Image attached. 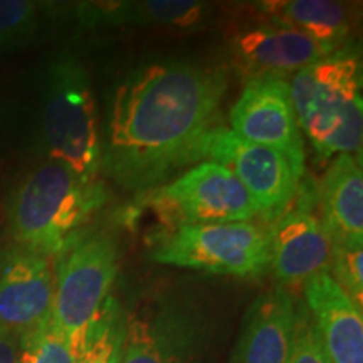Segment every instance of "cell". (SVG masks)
I'll list each match as a JSON object with an SVG mask.
<instances>
[{
	"label": "cell",
	"mask_w": 363,
	"mask_h": 363,
	"mask_svg": "<svg viewBox=\"0 0 363 363\" xmlns=\"http://www.w3.org/2000/svg\"><path fill=\"white\" fill-rule=\"evenodd\" d=\"M101 182H84L59 162L30 172L13 194L9 224L22 249L56 256L108 202Z\"/></svg>",
	"instance_id": "obj_3"
},
{
	"label": "cell",
	"mask_w": 363,
	"mask_h": 363,
	"mask_svg": "<svg viewBox=\"0 0 363 363\" xmlns=\"http://www.w3.org/2000/svg\"><path fill=\"white\" fill-rule=\"evenodd\" d=\"M19 363H78V357L49 321L21 343Z\"/></svg>",
	"instance_id": "obj_22"
},
{
	"label": "cell",
	"mask_w": 363,
	"mask_h": 363,
	"mask_svg": "<svg viewBox=\"0 0 363 363\" xmlns=\"http://www.w3.org/2000/svg\"><path fill=\"white\" fill-rule=\"evenodd\" d=\"M227 69L170 59L131 72L110 101L101 167L120 187L148 192L184 167L202 162L211 131L222 125Z\"/></svg>",
	"instance_id": "obj_1"
},
{
	"label": "cell",
	"mask_w": 363,
	"mask_h": 363,
	"mask_svg": "<svg viewBox=\"0 0 363 363\" xmlns=\"http://www.w3.org/2000/svg\"><path fill=\"white\" fill-rule=\"evenodd\" d=\"M44 143L52 162L81 180H98L103 143L89 72L74 56L52 62L45 78L43 116Z\"/></svg>",
	"instance_id": "obj_5"
},
{
	"label": "cell",
	"mask_w": 363,
	"mask_h": 363,
	"mask_svg": "<svg viewBox=\"0 0 363 363\" xmlns=\"http://www.w3.org/2000/svg\"><path fill=\"white\" fill-rule=\"evenodd\" d=\"M21 343L0 325V363H19Z\"/></svg>",
	"instance_id": "obj_24"
},
{
	"label": "cell",
	"mask_w": 363,
	"mask_h": 363,
	"mask_svg": "<svg viewBox=\"0 0 363 363\" xmlns=\"http://www.w3.org/2000/svg\"><path fill=\"white\" fill-rule=\"evenodd\" d=\"M88 27H167L192 29L208 17L211 6L194 0H143V2H89L78 7Z\"/></svg>",
	"instance_id": "obj_17"
},
{
	"label": "cell",
	"mask_w": 363,
	"mask_h": 363,
	"mask_svg": "<svg viewBox=\"0 0 363 363\" xmlns=\"http://www.w3.org/2000/svg\"><path fill=\"white\" fill-rule=\"evenodd\" d=\"M289 93L296 120L321 160L362 153V62L352 45H343L291 78Z\"/></svg>",
	"instance_id": "obj_2"
},
{
	"label": "cell",
	"mask_w": 363,
	"mask_h": 363,
	"mask_svg": "<svg viewBox=\"0 0 363 363\" xmlns=\"http://www.w3.org/2000/svg\"><path fill=\"white\" fill-rule=\"evenodd\" d=\"M123 340V310L111 296L91 326L78 363H120Z\"/></svg>",
	"instance_id": "obj_19"
},
{
	"label": "cell",
	"mask_w": 363,
	"mask_h": 363,
	"mask_svg": "<svg viewBox=\"0 0 363 363\" xmlns=\"http://www.w3.org/2000/svg\"><path fill=\"white\" fill-rule=\"evenodd\" d=\"M289 363H330L316 325L305 303H298L294 340Z\"/></svg>",
	"instance_id": "obj_23"
},
{
	"label": "cell",
	"mask_w": 363,
	"mask_h": 363,
	"mask_svg": "<svg viewBox=\"0 0 363 363\" xmlns=\"http://www.w3.org/2000/svg\"><path fill=\"white\" fill-rule=\"evenodd\" d=\"M320 220L331 240L363 242V174L360 158L342 153L316 185Z\"/></svg>",
	"instance_id": "obj_16"
},
{
	"label": "cell",
	"mask_w": 363,
	"mask_h": 363,
	"mask_svg": "<svg viewBox=\"0 0 363 363\" xmlns=\"http://www.w3.org/2000/svg\"><path fill=\"white\" fill-rule=\"evenodd\" d=\"M230 61L246 83L283 79L330 54V48L299 30L261 22L244 27L229 40Z\"/></svg>",
	"instance_id": "obj_12"
},
{
	"label": "cell",
	"mask_w": 363,
	"mask_h": 363,
	"mask_svg": "<svg viewBox=\"0 0 363 363\" xmlns=\"http://www.w3.org/2000/svg\"><path fill=\"white\" fill-rule=\"evenodd\" d=\"M207 318L187 294L158 291L123 311L120 363H201Z\"/></svg>",
	"instance_id": "obj_7"
},
{
	"label": "cell",
	"mask_w": 363,
	"mask_h": 363,
	"mask_svg": "<svg viewBox=\"0 0 363 363\" xmlns=\"http://www.w3.org/2000/svg\"><path fill=\"white\" fill-rule=\"evenodd\" d=\"M224 165L251 195L264 225L276 220L296 197L301 177L281 153L246 142L222 123L211 131L202 148V162Z\"/></svg>",
	"instance_id": "obj_9"
},
{
	"label": "cell",
	"mask_w": 363,
	"mask_h": 363,
	"mask_svg": "<svg viewBox=\"0 0 363 363\" xmlns=\"http://www.w3.org/2000/svg\"><path fill=\"white\" fill-rule=\"evenodd\" d=\"M163 229L182 225L252 222L259 216L251 195L238 177L220 163L199 162L170 184L145 192Z\"/></svg>",
	"instance_id": "obj_8"
},
{
	"label": "cell",
	"mask_w": 363,
	"mask_h": 363,
	"mask_svg": "<svg viewBox=\"0 0 363 363\" xmlns=\"http://www.w3.org/2000/svg\"><path fill=\"white\" fill-rule=\"evenodd\" d=\"M316 185L299 184L291 206L267 224L269 272L283 288L306 284L313 276L330 271L331 239L313 212Z\"/></svg>",
	"instance_id": "obj_10"
},
{
	"label": "cell",
	"mask_w": 363,
	"mask_h": 363,
	"mask_svg": "<svg viewBox=\"0 0 363 363\" xmlns=\"http://www.w3.org/2000/svg\"><path fill=\"white\" fill-rule=\"evenodd\" d=\"M296 306L283 286L254 299L230 363H289Z\"/></svg>",
	"instance_id": "obj_15"
},
{
	"label": "cell",
	"mask_w": 363,
	"mask_h": 363,
	"mask_svg": "<svg viewBox=\"0 0 363 363\" xmlns=\"http://www.w3.org/2000/svg\"><path fill=\"white\" fill-rule=\"evenodd\" d=\"M118 274V247L104 233L81 230L56 254L51 325L76 357Z\"/></svg>",
	"instance_id": "obj_4"
},
{
	"label": "cell",
	"mask_w": 363,
	"mask_h": 363,
	"mask_svg": "<svg viewBox=\"0 0 363 363\" xmlns=\"http://www.w3.org/2000/svg\"><path fill=\"white\" fill-rule=\"evenodd\" d=\"M363 242L331 240L330 276L358 310L363 308Z\"/></svg>",
	"instance_id": "obj_20"
},
{
	"label": "cell",
	"mask_w": 363,
	"mask_h": 363,
	"mask_svg": "<svg viewBox=\"0 0 363 363\" xmlns=\"http://www.w3.org/2000/svg\"><path fill=\"white\" fill-rule=\"evenodd\" d=\"M262 22L288 27L338 51L347 45L350 17L342 2L333 0H286V2L254 4Z\"/></svg>",
	"instance_id": "obj_18"
},
{
	"label": "cell",
	"mask_w": 363,
	"mask_h": 363,
	"mask_svg": "<svg viewBox=\"0 0 363 363\" xmlns=\"http://www.w3.org/2000/svg\"><path fill=\"white\" fill-rule=\"evenodd\" d=\"M305 299L330 363H363L362 310L330 272H320L308 281Z\"/></svg>",
	"instance_id": "obj_14"
},
{
	"label": "cell",
	"mask_w": 363,
	"mask_h": 363,
	"mask_svg": "<svg viewBox=\"0 0 363 363\" xmlns=\"http://www.w3.org/2000/svg\"><path fill=\"white\" fill-rule=\"evenodd\" d=\"M150 254L160 264L242 279L269 272L267 227L256 222L163 229L153 238Z\"/></svg>",
	"instance_id": "obj_6"
},
{
	"label": "cell",
	"mask_w": 363,
	"mask_h": 363,
	"mask_svg": "<svg viewBox=\"0 0 363 363\" xmlns=\"http://www.w3.org/2000/svg\"><path fill=\"white\" fill-rule=\"evenodd\" d=\"M38 29V7L27 0H0V51L26 44Z\"/></svg>",
	"instance_id": "obj_21"
},
{
	"label": "cell",
	"mask_w": 363,
	"mask_h": 363,
	"mask_svg": "<svg viewBox=\"0 0 363 363\" xmlns=\"http://www.w3.org/2000/svg\"><path fill=\"white\" fill-rule=\"evenodd\" d=\"M54 267L44 254L16 249L0 261V325L24 342L51 321Z\"/></svg>",
	"instance_id": "obj_13"
},
{
	"label": "cell",
	"mask_w": 363,
	"mask_h": 363,
	"mask_svg": "<svg viewBox=\"0 0 363 363\" xmlns=\"http://www.w3.org/2000/svg\"><path fill=\"white\" fill-rule=\"evenodd\" d=\"M230 130L246 142L281 153L301 179L305 177V142L293 108L289 81L246 83L230 110Z\"/></svg>",
	"instance_id": "obj_11"
}]
</instances>
